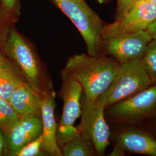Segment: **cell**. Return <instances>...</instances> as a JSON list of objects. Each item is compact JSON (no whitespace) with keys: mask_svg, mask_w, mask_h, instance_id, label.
<instances>
[{"mask_svg":"<svg viewBox=\"0 0 156 156\" xmlns=\"http://www.w3.org/2000/svg\"><path fill=\"white\" fill-rule=\"evenodd\" d=\"M2 46L6 54L17 65L26 82L41 94V70L38 57L30 43L11 24L5 31Z\"/></svg>","mask_w":156,"mask_h":156,"instance_id":"4","label":"cell"},{"mask_svg":"<svg viewBox=\"0 0 156 156\" xmlns=\"http://www.w3.org/2000/svg\"><path fill=\"white\" fill-rule=\"evenodd\" d=\"M82 92L83 88L80 83L63 69L61 90L63 111L58 126V145L64 143L79 133L73 124L82 113L80 99Z\"/></svg>","mask_w":156,"mask_h":156,"instance_id":"5","label":"cell"},{"mask_svg":"<svg viewBox=\"0 0 156 156\" xmlns=\"http://www.w3.org/2000/svg\"><path fill=\"white\" fill-rule=\"evenodd\" d=\"M119 67L114 58L80 54L70 57L64 70L81 84L86 100L93 102L110 86Z\"/></svg>","mask_w":156,"mask_h":156,"instance_id":"1","label":"cell"},{"mask_svg":"<svg viewBox=\"0 0 156 156\" xmlns=\"http://www.w3.org/2000/svg\"><path fill=\"white\" fill-rule=\"evenodd\" d=\"M117 142L126 151L156 156V140L145 133L136 129H127L119 134Z\"/></svg>","mask_w":156,"mask_h":156,"instance_id":"13","label":"cell"},{"mask_svg":"<svg viewBox=\"0 0 156 156\" xmlns=\"http://www.w3.org/2000/svg\"><path fill=\"white\" fill-rule=\"evenodd\" d=\"M156 19V5L146 0H138L122 18L105 24L102 38L146 30Z\"/></svg>","mask_w":156,"mask_h":156,"instance_id":"7","label":"cell"},{"mask_svg":"<svg viewBox=\"0 0 156 156\" xmlns=\"http://www.w3.org/2000/svg\"><path fill=\"white\" fill-rule=\"evenodd\" d=\"M61 151L64 156H92L95 154L92 144L79 131L62 144Z\"/></svg>","mask_w":156,"mask_h":156,"instance_id":"14","label":"cell"},{"mask_svg":"<svg viewBox=\"0 0 156 156\" xmlns=\"http://www.w3.org/2000/svg\"><path fill=\"white\" fill-rule=\"evenodd\" d=\"M153 39L156 40V19L146 30Z\"/></svg>","mask_w":156,"mask_h":156,"instance_id":"23","label":"cell"},{"mask_svg":"<svg viewBox=\"0 0 156 156\" xmlns=\"http://www.w3.org/2000/svg\"><path fill=\"white\" fill-rule=\"evenodd\" d=\"M0 6H1V1H0Z\"/></svg>","mask_w":156,"mask_h":156,"instance_id":"27","label":"cell"},{"mask_svg":"<svg viewBox=\"0 0 156 156\" xmlns=\"http://www.w3.org/2000/svg\"><path fill=\"white\" fill-rule=\"evenodd\" d=\"M43 136L41 134L38 138L24 146L19 151L15 156H37L42 155V144Z\"/></svg>","mask_w":156,"mask_h":156,"instance_id":"19","label":"cell"},{"mask_svg":"<svg viewBox=\"0 0 156 156\" xmlns=\"http://www.w3.org/2000/svg\"><path fill=\"white\" fill-rule=\"evenodd\" d=\"M145 72L152 84H156V40L152 39L147 45L141 59Z\"/></svg>","mask_w":156,"mask_h":156,"instance_id":"16","label":"cell"},{"mask_svg":"<svg viewBox=\"0 0 156 156\" xmlns=\"http://www.w3.org/2000/svg\"><path fill=\"white\" fill-rule=\"evenodd\" d=\"M105 109L95 102L83 100L78 131L89 140L96 153L104 155L109 145L110 130L104 117Z\"/></svg>","mask_w":156,"mask_h":156,"instance_id":"6","label":"cell"},{"mask_svg":"<svg viewBox=\"0 0 156 156\" xmlns=\"http://www.w3.org/2000/svg\"><path fill=\"white\" fill-rule=\"evenodd\" d=\"M67 16L83 38L88 55H102V30L105 23L85 0H50Z\"/></svg>","mask_w":156,"mask_h":156,"instance_id":"2","label":"cell"},{"mask_svg":"<svg viewBox=\"0 0 156 156\" xmlns=\"http://www.w3.org/2000/svg\"><path fill=\"white\" fill-rule=\"evenodd\" d=\"M109 107V113L118 119L136 121L147 117L156 111V84Z\"/></svg>","mask_w":156,"mask_h":156,"instance_id":"9","label":"cell"},{"mask_svg":"<svg viewBox=\"0 0 156 156\" xmlns=\"http://www.w3.org/2000/svg\"><path fill=\"white\" fill-rule=\"evenodd\" d=\"M5 22H12L11 20L6 16L5 13L1 10V9H0V27H1V24H2L3 23Z\"/></svg>","mask_w":156,"mask_h":156,"instance_id":"25","label":"cell"},{"mask_svg":"<svg viewBox=\"0 0 156 156\" xmlns=\"http://www.w3.org/2000/svg\"><path fill=\"white\" fill-rule=\"evenodd\" d=\"M1 9L11 21L16 20L20 14V0H0Z\"/></svg>","mask_w":156,"mask_h":156,"instance_id":"18","label":"cell"},{"mask_svg":"<svg viewBox=\"0 0 156 156\" xmlns=\"http://www.w3.org/2000/svg\"><path fill=\"white\" fill-rule=\"evenodd\" d=\"M5 148V135L2 132V129L0 128V156Z\"/></svg>","mask_w":156,"mask_h":156,"instance_id":"24","label":"cell"},{"mask_svg":"<svg viewBox=\"0 0 156 156\" xmlns=\"http://www.w3.org/2000/svg\"><path fill=\"white\" fill-rule=\"evenodd\" d=\"M42 94L23 80L8 101L20 117L28 115L41 116V101Z\"/></svg>","mask_w":156,"mask_h":156,"instance_id":"12","label":"cell"},{"mask_svg":"<svg viewBox=\"0 0 156 156\" xmlns=\"http://www.w3.org/2000/svg\"><path fill=\"white\" fill-rule=\"evenodd\" d=\"M126 151L124 149L122 145L118 142H116V144L113 147L111 153L109 156H122L125 154Z\"/></svg>","mask_w":156,"mask_h":156,"instance_id":"21","label":"cell"},{"mask_svg":"<svg viewBox=\"0 0 156 156\" xmlns=\"http://www.w3.org/2000/svg\"><path fill=\"white\" fill-rule=\"evenodd\" d=\"M20 116L9 101L0 98V128L6 131L16 123Z\"/></svg>","mask_w":156,"mask_h":156,"instance_id":"17","label":"cell"},{"mask_svg":"<svg viewBox=\"0 0 156 156\" xmlns=\"http://www.w3.org/2000/svg\"><path fill=\"white\" fill-rule=\"evenodd\" d=\"M41 115L42 122V151L51 156H62L57 142V125L55 117V99L53 94L44 92L42 95Z\"/></svg>","mask_w":156,"mask_h":156,"instance_id":"11","label":"cell"},{"mask_svg":"<svg viewBox=\"0 0 156 156\" xmlns=\"http://www.w3.org/2000/svg\"><path fill=\"white\" fill-rule=\"evenodd\" d=\"M138 0H117V8L115 18H122Z\"/></svg>","mask_w":156,"mask_h":156,"instance_id":"20","label":"cell"},{"mask_svg":"<svg viewBox=\"0 0 156 156\" xmlns=\"http://www.w3.org/2000/svg\"><path fill=\"white\" fill-rule=\"evenodd\" d=\"M0 67L11 69L15 71V68L13 67L11 62L2 54L1 51H0Z\"/></svg>","mask_w":156,"mask_h":156,"instance_id":"22","label":"cell"},{"mask_svg":"<svg viewBox=\"0 0 156 156\" xmlns=\"http://www.w3.org/2000/svg\"><path fill=\"white\" fill-rule=\"evenodd\" d=\"M22 81L16 71L0 67V98L9 100Z\"/></svg>","mask_w":156,"mask_h":156,"instance_id":"15","label":"cell"},{"mask_svg":"<svg viewBox=\"0 0 156 156\" xmlns=\"http://www.w3.org/2000/svg\"><path fill=\"white\" fill-rule=\"evenodd\" d=\"M42 134L41 116L28 115L22 116L5 135L6 152L9 156H15L26 145Z\"/></svg>","mask_w":156,"mask_h":156,"instance_id":"10","label":"cell"},{"mask_svg":"<svg viewBox=\"0 0 156 156\" xmlns=\"http://www.w3.org/2000/svg\"><path fill=\"white\" fill-rule=\"evenodd\" d=\"M152 39L147 30L113 36L103 39V50L119 63L140 60Z\"/></svg>","mask_w":156,"mask_h":156,"instance_id":"8","label":"cell"},{"mask_svg":"<svg viewBox=\"0 0 156 156\" xmlns=\"http://www.w3.org/2000/svg\"><path fill=\"white\" fill-rule=\"evenodd\" d=\"M152 85L142 60L120 63L116 76L106 91L95 101L105 109Z\"/></svg>","mask_w":156,"mask_h":156,"instance_id":"3","label":"cell"},{"mask_svg":"<svg viewBox=\"0 0 156 156\" xmlns=\"http://www.w3.org/2000/svg\"><path fill=\"white\" fill-rule=\"evenodd\" d=\"M146 1H149V2H151L154 4V5H156V0H146Z\"/></svg>","mask_w":156,"mask_h":156,"instance_id":"26","label":"cell"}]
</instances>
